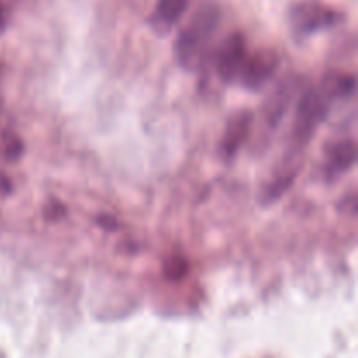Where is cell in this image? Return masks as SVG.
I'll use <instances>...</instances> for the list:
<instances>
[{
    "mask_svg": "<svg viewBox=\"0 0 358 358\" xmlns=\"http://www.w3.org/2000/svg\"><path fill=\"white\" fill-rule=\"evenodd\" d=\"M220 23V9L213 3L201 6L178 34L173 51L178 65L187 72H196L203 65L210 41Z\"/></svg>",
    "mask_w": 358,
    "mask_h": 358,
    "instance_id": "6da1fadb",
    "label": "cell"
},
{
    "mask_svg": "<svg viewBox=\"0 0 358 358\" xmlns=\"http://www.w3.org/2000/svg\"><path fill=\"white\" fill-rule=\"evenodd\" d=\"M332 94H336L334 84L329 87L327 83L322 87L311 86L301 93L296 108V119H294V138L299 145L310 142L320 122H324Z\"/></svg>",
    "mask_w": 358,
    "mask_h": 358,
    "instance_id": "7a4b0ae2",
    "label": "cell"
},
{
    "mask_svg": "<svg viewBox=\"0 0 358 358\" xmlns=\"http://www.w3.org/2000/svg\"><path fill=\"white\" fill-rule=\"evenodd\" d=\"M341 13L320 0H303L290 9V27L299 37L327 30L341 21Z\"/></svg>",
    "mask_w": 358,
    "mask_h": 358,
    "instance_id": "3957f363",
    "label": "cell"
},
{
    "mask_svg": "<svg viewBox=\"0 0 358 358\" xmlns=\"http://www.w3.org/2000/svg\"><path fill=\"white\" fill-rule=\"evenodd\" d=\"M247 38L241 31H233L220 42L215 55V69L224 83H236L247 59Z\"/></svg>",
    "mask_w": 358,
    "mask_h": 358,
    "instance_id": "277c9868",
    "label": "cell"
},
{
    "mask_svg": "<svg viewBox=\"0 0 358 358\" xmlns=\"http://www.w3.org/2000/svg\"><path fill=\"white\" fill-rule=\"evenodd\" d=\"M278 63V55L275 51H257L255 55L247 56L238 80H241V84L252 91L261 90L266 83L273 79Z\"/></svg>",
    "mask_w": 358,
    "mask_h": 358,
    "instance_id": "5b68a950",
    "label": "cell"
},
{
    "mask_svg": "<svg viewBox=\"0 0 358 358\" xmlns=\"http://www.w3.org/2000/svg\"><path fill=\"white\" fill-rule=\"evenodd\" d=\"M252 121H254V114L248 110H241L231 115L226 124L224 138L220 142V152H222L224 159L231 161L236 156L238 150L241 149V145L247 140L248 133H250Z\"/></svg>",
    "mask_w": 358,
    "mask_h": 358,
    "instance_id": "8992f818",
    "label": "cell"
},
{
    "mask_svg": "<svg viewBox=\"0 0 358 358\" xmlns=\"http://www.w3.org/2000/svg\"><path fill=\"white\" fill-rule=\"evenodd\" d=\"M189 7V0H157L150 23L159 34H168L180 21Z\"/></svg>",
    "mask_w": 358,
    "mask_h": 358,
    "instance_id": "52a82bcc",
    "label": "cell"
},
{
    "mask_svg": "<svg viewBox=\"0 0 358 358\" xmlns=\"http://www.w3.org/2000/svg\"><path fill=\"white\" fill-rule=\"evenodd\" d=\"M357 163V145L353 140H341L327 152V177L345 173Z\"/></svg>",
    "mask_w": 358,
    "mask_h": 358,
    "instance_id": "ba28073f",
    "label": "cell"
},
{
    "mask_svg": "<svg viewBox=\"0 0 358 358\" xmlns=\"http://www.w3.org/2000/svg\"><path fill=\"white\" fill-rule=\"evenodd\" d=\"M296 91V83L294 80H287V83L280 84L278 90L273 93V96L269 98L268 103H266V117H268V122L271 126L278 124L280 119L285 114L287 105L292 100V94Z\"/></svg>",
    "mask_w": 358,
    "mask_h": 358,
    "instance_id": "9c48e42d",
    "label": "cell"
},
{
    "mask_svg": "<svg viewBox=\"0 0 358 358\" xmlns=\"http://www.w3.org/2000/svg\"><path fill=\"white\" fill-rule=\"evenodd\" d=\"M163 271H164V276H166L168 280H171V282H177V280H182L185 275H187L189 264L184 257H180V255H175V257L168 259V261L164 262Z\"/></svg>",
    "mask_w": 358,
    "mask_h": 358,
    "instance_id": "30bf717a",
    "label": "cell"
},
{
    "mask_svg": "<svg viewBox=\"0 0 358 358\" xmlns=\"http://www.w3.org/2000/svg\"><path fill=\"white\" fill-rule=\"evenodd\" d=\"M2 152L6 156V159L14 161L21 156L23 152V143L17 136L14 135H6L3 136V143H2Z\"/></svg>",
    "mask_w": 358,
    "mask_h": 358,
    "instance_id": "8fae6325",
    "label": "cell"
},
{
    "mask_svg": "<svg viewBox=\"0 0 358 358\" xmlns=\"http://www.w3.org/2000/svg\"><path fill=\"white\" fill-rule=\"evenodd\" d=\"M65 213H66L65 206H63L62 203H56V201L48 203V205H45V208H44V217L49 220V222H51V220H52V222H56V220L62 219Z\"/></svg>",
    "mask_w": 358,
    "mask_h": 358,
    "instance_id": "7c38bea8",
    "label": "cell"
},
{
    "mask_svg": "<svg viewBox=\"0 0 358 358\" xmlns=\"http://www.w3.org/2000/svg\"><path fill=\"white\" fill-rule=\"evenodd\" d=\"M112 217H98L96 219V224H100L101 227H105V229H115L117 227V224L112 222Z\"/></svg>",
    "mask_w": 358,
    "mask_h": 358,
    "instance_id": "4fadbf2b",
    "label": "cell"
},
{
    "mask_svg": "<svg viewBox=\"0 0 358 358\" xmlns=\"http://www.w3.org/2000/svg\"><path fill=\"white\" fill-rule=\"evenodd\" d=\"M3 28H6V14H3V7L0 3V34L3 31Z\"/></svg>",
    "mask_w": 358,
    "mask_h": 358,
    "instance_id": "5bb4252c",
    "label": "cell"
}]
</instances>
